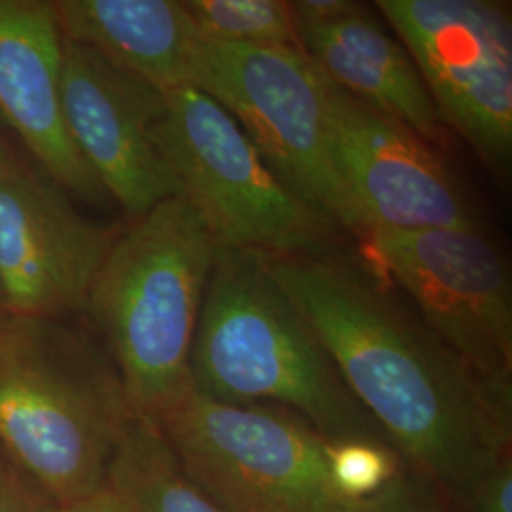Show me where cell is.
I'll return each mask as SVG.
<instances>
[{"mask_svg":"<svg viewBox=\"0 0 512 512\" xmlns=\"http://www.w3.org/2000/svg\"><path fill=\"white\" fill-rule=\"evenodd\" d=\"M406 469L448 499L512 454V391L463 363L344 256L264 255Z\"/></svg>","mask_w":512,"mask_h":512,"instance_id":"obj_1","label":"cell"},{"mask_svg":"<svg viewBox=\"0 0 512 512\" xmlns=\"http://www.w3.org/2000/svg\"><path fill=\"white\" fill-rule=\"evenodd\" d=\"M190 382L220 403L287 408L329 442L391 446L262 253L217 249L192 342Z\"/></svg>","mask_w":512,"mask_h":512,"instance_id":"obj_2","label":"cell"},{"mask_svg":"<svg viewBox=\"0 0 512 512\" xmlns=\"http://www.w3.org/2000/svg\"><path fill=\"white\" fill-rule=\"evenodd\" d=\"M133 412L109 351L65 317H0V456L55 507L107 486Z\"/></svg>","mask_w":512,"mask_h":512,"instance_id":"obj_3","label":"cell"},{"mask_svg":"<svg viewBox=\"0 0 512 512\" xmlns=\"http://www.w3.org/2000/svg\"><path fill=\"white\" fill-rule=\"evenodd\" d=\"M217 243L183 198L114 239L84 313L107 342L135 416L156 421L192 387L190 353Z\"/></svg>","mask_w":512,"mask_h":512,"instance_id":"obj_4","label":"cell"},{"mask_svg":"<svg viewBox=\"0 0 512 512\" xmlns=\"http://www.w3.org/2000/svg\"><path fill=\"white\" fill-rule=\"evenodd\" d=\"M156 145L220 249L336 258L344 232L277 179L238 120L196 88L164 93Z\"/></svg>","mask_w":512,"mask_h":512,"instance_id":"obj_5","label":"cell"},{"mask_svg":"<svg viewBox=\"0 0 512 512\" xmlns=\"http://www.w3.org/2000/svg\"><path fill=\"white\" fill-rule=\"evenodd\" d=\"M181 467L224 512H351L329 440L287 408L232 404L190 387L156 421Z\"/></svg>","mask_w":512,"mask_h":512,"instance_id":"obj_6","label":"cell"},{"mask_svg":"<svg viewBox=\"0 0 512 512\" xmlns=\"http://www.w3.org/2000/svg\"><path fill=\"white\" fill-rule=\"evenodd\" d=\"M190 88L213 97L238 120L294 196L346 236L366 238L365 217L351 202L332 162L325 76L302 50L198 37Z\"/></svg>","mask_w":512,"mask_h":512,"instance_id":"obj_7","label":"cell"},{"mask_svg":"<svg viewBox=\"0 0 512 512\" xmlns=\"http://www.w3.org/2000/svg\"><path fill=\"white\" fill-rule=\"evenodd\" d=\"M363 245L463 363L512 391L511 275L486 226L372 228Z\"/></svg>","mask_w":512,"mask_h":512,"instance_id":"obj_8","label":"cell"},{"mask_svg":"<svg viewBox=\"0 0 512 512\" xmlns=\"http://www.w3.org/2000/svg\"><path fill=\"white\" fill-rule=\"evenodd\" d=\"M412 55L440 120L499 175L512 158V25L484 0L376 2Z\"/></svg>","mask_w":512,"mask_h":512,"instance_id":"obj_9","label":"cell"},{"mask_svg":"<svg viewBox=\"0 0 512 512\" xmlns=\"http://www.w3.org/2000/svg\"><path fill=\"white\" fill-rule=\"evenodd\" d=\"M118 230L84 217L71 194L18 154L0 164V294L6 313L84 311Z\"/></svg>","mask_w":512,"mask_h":512,"instance_id":"obj_10","label":"cell"},{"mask_svg":"<svg viewBox=\"0 0 512 512\" xmlns=\"http://www.w3.org/2000/svg\"><path fill=\"white\" fill-rule=\"evenodd\" d=\"M325 90L334 169L368 232L484 226L437 148L327 76Z\"/></svg>","mask_w":512,"mask_h":512,"instance_id":"obj_11","label":"cell"},{"mask_svg":"<svg viewBox=\"0 0 512 512\" xmlns=\"http://www.w3.org/2000/svg\"><path fill=\"white\" fill-rule=\"evenodd\" d=\"M61 99L74 147L126 215L139 219L158 203L181 198L154 135L164 93L65 40Z\"/></svg>","mask_w":512,"mask_h":512,"instance_id":"obj_12","label":"cell"},{"mask_svg":"<svg viewBox=\"0 0 512 512\" xmlns=\"http://www.w3.org/2000/svg\"><path fill=\"white\" fill-rule=\"evenodd\" d=\"M63 42L54 2L0 0V128L12 131L33 164L65 192L103 205L109 196L65 124Z\"/></svg>","mask_w":512,"mask_h":512,"instance_id":"obj_13","label":"cell"},{"mask_svg":"<svg viewBox=\"0 0 512 512\" xmlns=\"http://www.w3.org/2000/svg\"><path fill=\"white\" fill-rule=\"evenodd\" d=\"M296 33L300 50L330 82L414 131L427 145L448 147L450 131L412 55L366 6L323 25H296Z\"/></svg>","mask_w":512,"mask_h":512,"instance_id":"obj_14","label":"cell"},{"mask_svg":"<svg viewBox=\"0 0 512 512\" xmlns=\"http://www.w3.org/2000/svg\"><path fill=\"white\" fill-rule=\"evenodd\" d=\"M65 40L93 50L160 93L190 88L198 31L177 0H57Z\"/></svg>","mask_w":512,"mask_h":512,"instance_id":"obj_15","label":"cell"},{"mask_svg":"<svg viewBox=\"0 0 512 512\" xmlns=\"http://www.w3.org/2000/svg\"><path fill=\"white\" fill-rule=\"evenodd\" d=\"M107 486L128 512H224L186 475L160 427L135 414L110 461Z\"/></svg>","mask_w":512,"mask_h":512,"instance_id":"obj_16","label":"cell"},{"mask_svg":"<svg viewBox=\"0 0 512 512\" xmlns=\"http://www.w3.org/2000/svg\"><path fill=\"white\" fill-rule=\"evenodd\" d=\"M198 35L222 44L300 50L289 2L281 0H186Z\"/></svg>","mask_w":512,"mask_h":512,"instance_id":"obj_17","label":"cell"},{"mask_svg":"<svg viewBox=\"0 0 512 512\" xmlns=\"http://www.w3.org/2000/svg\"><path fill=\"white\" fill-rule=\"evenodd\" d=\"M403 467L399 454L385 444L368 440L329 444L332 484L349 503H361L382 492Z\"/></svg>","mask_w":512,"mask_h":512,"instance_id":"obj_18","label":"cell"},{"mask_svg":"<svg viewBox=\"0 0 512 512\" xmlns=\"http://www.w3.org/2000/svg\"><path fill=\"white\" fill-rule=\"evenodd\" d=\"M351 512H452L448 497L403 467L382 492L355 503Z\"/></svg>","mask_w":512,"mask_h":512,"instance_id":"obj_19","label":"cell"},{"mask_svg":"<svg viewBox=\"0 0 512 512\" xmlns=\"http://www.w3.org/2000/svg\"><path fill=\"white\" fill-rule=\"evenodd\" d=\"M448 501L452 512H512V454L499 459L467 492Z\"/></svg>","mask_w":512,"mask_h":512,"instance_id":"obj_20","label":"cell"},{"mask_svg":"<svg viewBox=\"0 0 512 512\" xmlns=\"http://www.w3.org/2000/svg\"><path fill=\"white\" fill-rule=\"evenodd\" d=\"M54 503L4 459L0 465V512H55Z\"/></svg>","mask_w":512,"mask_h":512,"instance_id":"obj_21","label":"cell"},{"mask_svg":"<svg viewBox=\"0 0 512 512\" xmlns=\"http://www.w3.org/2000/svg\"><path fill=\"white\" fill-rule=\"evenodd\" d=\"M289 4L296 25H323L336 19L348 18L365 6L351 0H296Z\"/></svg>","mask_w":512,"mask_h":512,"instance_id":"obj_22","label":"cell"},{"mask_svg":"<svg viewBox=\"0 0 512 512\" xmlns=\"http://www.w3.org/2000/svg\"><path fill=\"white\" fill-rule=\"evenodd\" d=\"M55 512H128V509L120 501V497L114 494L109 486H105L99 492L80 501H74L65 507H57Z\"/></svg>","mask_w":512,"mask_h":512,"instance_id":"obj_23","label":"cell"},{"mask_svg":"<svg viewBox=\"0 0 512 512\" xmlns=\"http://www.w3.org/2000/svg\"><path fill=\"white\" fill-rule=\"evenodd\" d=\"M14 156H16L14 148L8 145V141H6L4 135L0 133V164H4L6 160H10V158H14Z\"/></svg>","mask_w":512,"mask_h":512,"instance_id":"obj_24","label":"cell"},{"mask_svg":"<svg viewBox=\"0 0 512 512\" xmlns=\"http://www.w3.org/2000/svg\"><path fill=\"white\" fill-rule=\"evenodd\" d=\"M6 315V308H4V300H2V294H0V317Z\"/></svg>","mask_w":512,"mask_h":512,"instance_id":"obj_25","label":"cell"},{"mask_svg":"<svg viewBox=\"0 0 512 512\" xmlns=\"http://www.w3.org/2000/svg\"><path fill=\"white\" fill-rule=\"evenodd\" d=\"M2 461H4V458H2V456H0V465H2Z\"/></svg>","mask_w":512,"mask_h":512,"instance_id":"obj_26","label":"cell"}]
</instances>
